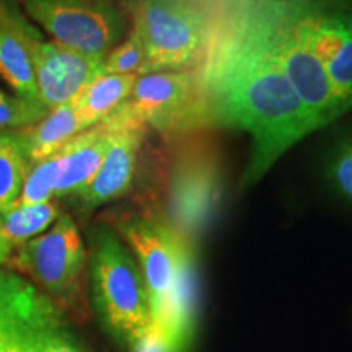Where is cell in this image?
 I'll return each mask as SVG.
<instances>
[{
  "instance_id": "cell-22",
  "label": "cell",
  "mask_w": 352,
  "mask_h": 352,
  "mask_svg": "<svg viewBox=\"0 0 352 352\" xmlns=\"http://www.w3.org/2000/svg\"><path fill=\"white\" fill-rule=\"evenodd\" d=\"M47 113L50 111L39 101L23 100L0 90V134L36 124Z\"/></svg>"
},
{
  "instance_id": "cell-23",
  "label": "cell",
  "mask_w": 352,
  "mask_h": 352,
  "mask_svg": "<svg viewBox=\"0 0 352 352\" xmlns=\"http://www.w3.org/2000/svg\"><path fill=\"white\" fill-rule=\"evenodd\" d=\"M328 179L342 199L352 204V134L333 148L328 162Z\"/></svg>"
},
{
  "instance_id": "cell-20",
  "label": "cell",
  "mask_w": 352,
  "mask_h": 352,
  "mask_svg": "<svg viewBox=\"0 0 352 352\" xmlns=\"http://www.w3.org/2000/svg\"><path fill=\"white\" fill-rule=\"evenodd\" d=\"M103 74L114 76H144L148 74V57L142 41L134 32L116 44L104 56Z\"/></svg>"
},
{
  "instance_id": "cell-7",
  "label": "cell",
  "mask_w": 352,
  "mask_h": 352,
  "mask_svg": "<svg viewBox=\"0 0 352 352\" xmlns=\"http://www.w3.org/2000/svg\"><path fill=\"white\" fill-rule=\"evenodd\" d=\"M12 270L57 303H72L80 292L87 250L70 215H59L46 232L16 248Z\"/></svg>"
},
{
  "instance_id": "cell-21",
  "label": "cell",
  "mask_w": 352,
  "mask_h": 352,
  "mask_svg": "<svg viewBox=\"0 0 352 352\" xmlns=\"http://www.w3.org/2000/svg\"><path fill=\"white\" fill-rule=\"evenodd\" d=\"M57 179H59V160H57L56 153L46 160L30 165L20 197L15 204L30 206L52 201Z\"/></svg>"
},
{
  "instance_id": "cell-18",
  "label": "cell",
  "mask_w": 352,
  "mask_h": 352,
  "mask_svg": "<svg viewBox=\"0 0 352 352\" xmlns=\"http://www.w3.org/2000/svg\"><path fill=\"white\" fill-rule=\"evenodd\" d=\"M59 215V208L52 201L30 206L13 204L10 210L2 214L3 230L12 248L16 250L26 241L36 239L56 222Z\"/></svg>"
},
{
  "instance_id": "cell-16",
  "label": "cell",
  "mask_w": 352,
  "mask_h": 352,
  "mask_svg": "<svg viewBox=\"0 0 352 352\" xmlns=\"http://www.w3.org/2000/svg\"><path fill=\"white\" fill-rule=\"evenodd\" d=\"M83 129L72 101L51 109L36 124L12 132L30 165L46 160L59 152L70 139Z\"/></svg>"
},
{
  "instance_id": "cell-1",
  "label": "cell",
  "mask_w": 352,
  "mask_h": 352,
  "mask_svg": "<svg viewBox=\"0 0 352 352\" xmlns=\"http://www.w3.org/2000/svg\"><path fill=\"white\" fill-rule=\"evenodd\" d=\"M201 64L214 126L252 138L245 186L258 183L289 148L316 131L310 113L274 60L219 8Z\"/></svg>"
},
{
  "instance_id": "cell-6",
  "label": "cell",
  "mask_w": 352,
  "mask_h": 352,
  "mask_svg": "<svg viewBox=\"0 0 352 352\" xmlns=\"http://www.w3.org/2000/svg\"><path fill=\"white\" fill-rule=\"evenodd\" d=\"M127 104L145 126L165 138H182L202 127H214L201 65L139 76Z\"/></svg>"
},
{
  "instance_id": "cell-17",
  "label": "cell",
  "mask_w": 352,
  "mask_h": 352,
  "mask_svg": "<svg viewBox=\"0 0 352 352\" xmlns=\"http://www.w3.org/2000/svg\"><path fill=\"white\" fill-rule=\"evenodd\" d=\"M135 76L100 74L72 100L83 129L104 121L129 98Z\"/></svg>"
},
{
  "instance_id": "cell-5",
  "label": "cell",
  "mask_w": 352,
  "mask_h": 352,
  "mask_svg": "<svg viewBox=\"0 0 352 352\" xmlns=\"http://www.w3.org/2000/svg\"><path fill=\"white\" fill-rule=\"evenodd\" d=\"M142 41L148 74L199 67L214 32V13L192 0H124Z\"/></svg>"
},
{
  "instance_id": "cell-25",
  "label": "cell",
  "mask_w": 352,
  "mask_h": 352,
  "mask_svg": "<svg viewBox=\"0 0 352 352\" xmlns=\"http://www.w3.org/2000/svg\"><path fill=\"white\" fill-rule=\"evenodd\" d=\"M0 352H28L2 315H0Z\"/></svg>"
},
{
  "instance_id": "cell-10",
  "label": "cell",
  "mask_w": 352,
  "mask_h": 352,
  "mask_svg": "<svg viewBox=\"0 0 352 352\" xmlns=\"http://www.w3.org/2000/svg\"><path fill=\"white\" fill-rule=\"evenodd\" d=\"M344 114L352 109V0H289Z\"/></svg>"
},
{
  "instance_id": "cell-12",
  "label": "cell",
  "mask_w": 352,
  "mask_h": 352,
  "mask_svg": "<svg viewBox=\"0 0 352 352\" xmlns=\"http://www.w3.org/2000/svg\"><path fill=\"white\" fill-rule=\"evenodd\" d=\"M148 127L127 101L118 108V129L94 178L77 192L82 208L95 209L126 196L134 184Z\"/></svg>"
},
{
  "instance_id": "cell-14",
  "label": "cell",
  "mask_w": 352,
  "mask_h": 352,
  "mask_svg": "<svg viewBox=\"0 0 352 352\" xmlns=\"http://www.w3.org/2000/svg\"><path fill=\"white\" fill-rule=\"evenodd\" d=\"M44 39L19 0H0V78L16 96L38 100L34 80V51Z\"/></svg>"
},
{
  "instance_id": "cell-9",
  "label": "cell",
  "mask_w": 352,
  "mask_h": 352,
  "mask_svg": "<svg viewBox=\"0 0 352 352\" xmlns=\"http://www.w3.org/2000/svg\"><path fill=\"white\" fill-rule=\"evenodd\" d=\"M166 220L179 233L197 232L208 223L220 196V165L209 145L184 142L176 148L165 175Z\"/></svg>"
},
{
  "instance_id": "cell-2",
  "label": "cell",
  "mask_w": 352,
  "mask_h": 352,
  "mask_svg": "<svg viewBox=\"0 0 352 352\" xmlns=\"http://www.w3.org/2000/svg\"><path fill=\"white\" fill-rule=\"evenodd\" d=\"M120 232L142 272L152 321L189 346L195 331L196 276L186 236L153 212L122 219Z\"/></svg>"
},
{
  "instance_id": "cell-11",
  "label": "cell",
  "mask_w": 352,
  "mask_h": 352,
  "mask_svg": "<svg viewBox=\"0 0 352 352\" xmlns=\"http://www.w3.org/2000/svg\"><path fill=\"white\" fill-rule=\"evenodd\" d=\"M0 315L28 352H83L59 303L13 270L0 271Z\"/></svg>"
},
{
  "instance_id": "cell-4",
  "label": "cell",
  "mask_w": 352,
  "mask_h": 352,
  "mask_svg": "<svg viewBox=\"0 0 352 352\" xmlns=\"http://www.w3.org/2000/svg\"><path fill=\"white\" fill-rule=\"evenodd\" d=\"M91 298L114 340L131 347L152 324L151 302L139 264L109 227H98L90 250Z\"/></svg>"
},
{
  "instance_id": "cell-24",
  "label": "cell",
  "mask_w": 352,
  "mask_h": 352,
  "mask_svg": "<svg viewBox=\"0 0 352 352\" xmlns=\"http://www.w3.org/2000/svg\"><path fill=\"white\" fill-rule=\"evenodd\" d=\"M188 347L168 329L152 321L147 331L131 346V352H186Z\"/></svg>"
},
{
  "instance_id": "cell-3",
  "label": "cell",
  "mask_w": 352,
  "mask_h": 352,
  "mask_svg": "<svg viewBox=\"0 0 352 352\" xmlns=\"http://www.w3.org/2000/svg\"><path fill=\"white\" fill-rule=\"evenodd\" d=\"M217 8L279 65L316 131L344 114L320 57L298 28L289 0H220Z\"/></svg>"
},
{
  "instance_id": "cell-19",
  "label": "cell",
  "mask_w": 352,
  "mask_h": 352,
  "mask_svg": "<svg viewBox=\"0 0 352 352\" xmlns=\"http://www.w3.org/2000/svg\"><path fill=\"white\" fill-rule=\"evenodd\" d=\"M30 164L12 132L0 134V215L19 201Z\"/></svg>"
},
{
  "instance_id": "cell-8",
  "label": "cell",
  "mask_w": 352,
  "mask_h": 352,
  "mask_svg": "<svg viewBox=\"0 0 352 352\" xmlns=\"http://www.w3.org/2000/svg\"><path fill=\"white\" fill-rule=\"evenodd\" d=\"M28 19L52 41L91 56H107L126 32V16L111 0H19Z\"/></svg>"
},
{
  "instance_id": "cell-26",
  "label": "cell",
  "mask_w": 352,
  "mask_h": 352,
  "mask_svg": "<svg viewBox=\"0 0 352 352\" xmlns=\"http://www.w3.org/2000/svg\"><path fill=\"white\" fill-rule=\"evenodd\" d=\"M12 245L10 241H8L7 235H6V230H3V220H2V215H0V266L2 264H6L8 259L12 256Z\"/></svg>"
},
{
  "instance_id": "cell-13",
  "label": "cell",
  "mask_w": 352,
  "mask_h": 352,
  "mask_svg": "<svg viewBox=\"0 0 352 352\" xmlns=\"http://www.w3.org/2000/svg\"><path fill=\"white\" fill-rule=\"evenodd\" d=\"M103 56L70 50L52 39H41L34 51L38 100L47 111L70 103L91 80L103 74Z\"/></svg>"
},
{
  "instance_id": "cell-27",
  "label": "cell",
  "mask_w": 352,
  "mask_h": 352,
  "mask_svg": "<svg viewBox=\"0 0 352 352\" xmlns=\"http://www.w3.org/2000/svg\"><path fill=\"white\" fill-rule=\"evenodd\" d=\"M192 2H197V3H201V6H206L208 7L209 3H212V2H220V0H192Z\"/></svg>"
},
{
  "instance_id": "cell-15",
  "label": "cell",
  "mask_w": 352,
  "mask_h": 352,
  "mask_svg": "<svg viewBox=\"0 0 352 352\" xmlns=\"http://www.w3.org/2000/svg\"><path fill=\"white\" fill-rule=\"evenodd\" d=\"M118 129V109L104 121L82 131L56 152L59 160V179L54 196H76L94 178L107 155Z\"/></svg>"
}]
</instances>
